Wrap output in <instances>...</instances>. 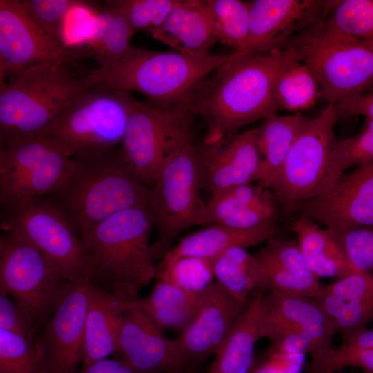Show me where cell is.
Returning a JSON list of instances; mask_svg holds the SVG:
<instances>
[{
  "instance_id": "1",
  "label": "cell",
  "mask_w": 373,
  "mask_h": 373,
  "mask_svg": "<svg viewBox=\"0 0 373 373\" xmlns=\"http://www.w3.org/2000/svg\"><path fill=\"white\" fill-rule=\"evenodd\" d=\"M298 61H302L301 55L292 47L265 53L232 52L186 102L191 112L201 116L208 126L204 144L220 142L246 125L276 113V82Z\"/></svg>"
},
{
  "instance_id": "2",
  "label": "cell",
  "mask_w": 373,
  "mask_h": 373,
  "mask_svg": "<svg viewBox=\"0 0 373 373\" xmlns=\"http://www.w3.org/2000/svg\"><path fill=\"white\" fill-rule=\"evenodd\" d=\"M73 160L66 178L43 198L66 217L80 238L117 212L148 207L151 187L131 172L119 149Z\"/></svg>"
},
{
  "instance_id": "3",
  "label": "cell",
  "mask_w": 373,
  "mask_h": 373,
  "mask_svg": "<svg viewBox=\"0 0 373 373\" xmlns=\"http://www.w3.org/2000/svg\"><path fill=\"white\" fill-rule=\"evenodd\" d=\"M154 226L148 207L117 212L82 236L90 260L91 283L128 300L156 277L149 245Z\"/></svg>"
},
{
  "instance_id": "4",
  "label": "cell",
  "mask_w": 373,
  "mask_h": 373,
  "mask_svg": "<svg viewBox=\"0 0 373 373\" xmlns=\"http://www.w3.org/2000/svg\"><path fill=\"white\" fill-rule=\"evenodd\" d=\"M134 47L122 61L90 71L93 88L135 92L164 107L184 104L194 88L231 56Z\"/></svg>"
},
{
  "instance_id": "5",
  "label": "cell",
  "mask_w": 373,
  "mask_h": 373,
  "mask_svg": "<svg viewBox=\"0 0 373 373\" xmlns=\"http://www.w3.org/2000/svg\"><path fill=\"white\" fill-rule=\"evenodd\" d=\"M189 113L175 131L166 154L151 187L148 209L157 231L151 245L154 260L171 249L177 236L194 225H203L207 204L202 187L198 151L193 142Z\"/></svg>"
},
{
  "instance_id": "6",
  "label": "cell",
  "mask_w": 373,
  "mask_h": 373,
  "mask_svg": "<svg viewBox=\"0 0 373 373\" xmlns=\"http://www.w3.org/2000/svg\"><path fill=\"white\" fill-rule=\"evenodd\" d=\"M70 60L34 66L0 84V143L38 134L74 97L93 87L90 72L77 75Z\"/></svg>"
},
{
  "instance_id": "7",
  "label": "cell",
  "mask_w": 373,
  "mask_h": 373,
  "mask_svg": "<svg viewBox=\"0 0 373 373\" xmlns=\"http://www.w3.org/2000/svg\"><path fill=\"white\" fill-rule=\"evenodd\" d=\"M133 98L126 92L90 88L39 133L60 144L73 158L106 153L122 144Z\"/></svg>"
},
{
  "instance_id": "8",
  "label": "cell",
  "mask_w": 373,
  "mask_h": 373,
  "mask_svg": "<svg viewBox=\"0 0 373 373\" xmlns=\"http://www.w3.org/2000/svg\"><path fill=\"white\" fill-rule=\"evenodd\" d=\"M319 23L287 47L300 53L319 84L321 97L336 104L373 89V41L329 33Z\"/></svg>"
},
{
  "instance_id": "9",
  "label": "cell",
  "mask_w": 373,
  "mask_h": 373,
  "mask_svg": "<svg viewBox=\"0 0 373 373\" xmlns=\"http://www.w3.org/2000/svg\"><path fill=\"white\" fill-rule=\"evenodd\" d=\"M73 162L64 147L40 133L0 143L2 213L52 193L70 173Z\"/></svg>"
},
{
  "instance_id": "10",
  "label": "cell",
  "mask_w": 373,
  "mask_h": 373,
  "mask_svg": "<svg viewBox=\"0 0 373 373\" xmlns=\"http://www.w3.org/2000/svg\"><path fill=\"white\" fill-rule=\"evenodd\" d=\"M0 237V291L28 310L39 330L73 283L62 277L26 238L12 231Z\"/></svg>"
},
{
  "instance_id": "11",
  "label": "cell",
  "mask_w": 373,
  "mask_h": 373,
  "mask_svg": "<svg viewBox=\"0 0 373 373\" xmlns=\"http://www.w3.org/2000/svg\"><path fill=\"white\" fill-rule=\"evenodd\" d=\"M1 229L21 235L71 283L90 279L92 266L82 238L66 217L44 198L1 213Z\"/></svg>"
},
{
  "instance_id": "12",
  "label": "cell",
  "mask_w": 373,
  "mask_h": 373,
  "mask_svg": "<svg viewBox=\"0 0 373 373\" xmlns=\"http://www.w3.org/2000/svg\"><path fill=\"white\" fill-rule=\"evenodd\" d=\"M337 118L334 104L329 103L316 117L309 119L271 178L268 189L287 214L316 195L335 142Z\"/></svg>"
},
{
  "instance_id": "13",
  "label": "cell",
  "mask_w": 373,
  "mask_h": 373,
  "mask_svg": "<svg viewBox=\"0 0 373 373\" xmlns=\"http://www.w3.org/2000/svg\"><path fill=\"white\" fill-rule=\"evenodd\" d=\"M264 298L261 338L269 348L314 358L333 347L337 332L316 299L278 293Z\"/></svg>"
},
{
  "instance_id": "14",
  "label": "cell",
  "mask_w": 373,
  "mask_h": 373,
  "mask_svg": "<svg viewBox=\"0 0 373 373\" xmlns=\"http://www.w3.org/2000/svg\"><path fill=\"white\" fill-rule=\"evenodd\" d=\"M190 112L185 104L164 107L132 99L119 150L128 168L148 186L154 185L172 137Z\"/></svg>"
},
{
  "instance_id": "15",
  "label": "cell",
  "mask_w": 373,
  "mask_h": 373,
  "mask_svg": "<svg viewBox=\"0 0 373 373\" xmlns=\"http://www.w3.org/2000/svg\"><path fill=\"white\" fill-rule=\"evenodd\" d=\"M71 59L69 47L47 34L19 0H0V82L30 67Z\"/></svg>"
},
{
  "instance_id": "16",
  "label": "cell",
  "mask_w": 373,
  "mask_h": 373,
  "mask_svg": "<svg viewBox=\"0 0 373 373\" xmlns=\"http://www.w3.org/2000/svg\"><path fill=\"white\" fill-rule=\"evenodd\" d=\"M339 1L254 0L249 35L242 52L283 50L297 36L326 19Z\"/></svg>"
},
{
  "instance_id": "17",
  "label": "cell",
  "mask_w": 373,
  "mask_h": 373,
  "mask_svg": "<svg viewBox=\"0 0 373 373\" xmlns=\"http://www.w3.org/2000/svg\"><path fill=\"white\" fill-rule=\"evenodd\" d=\"M90 285L73 283L35 337L48 373H75L82 363Z\"/></svg>"
},
{
  "instance_id": "18",
  "label": "cell",
  "mask_w": 373,
  "mask_h": 373,
  "mask_svg": "<svg viewBox=\"0 0 373 373\" xmlns=\"http://www.w3.org/2000/svg\"><path fill=\"white\" fill-rule=\"evenodd\" d=\"M296 211L335 231L373 227V161L345 173Z\"/></svg>"
},
{
  "instance_id": "19",
  "label": "cell",
  "mask_w": 373,
  "mask_h": 373,
  "mask_svg": "<svg viewBox=\"0 0 373 373\" xmlns=\"http://www.w3.org/2000/svg\"><path fill=\"white\" fill-rule=\"evenodd\" d=\"M135 300L124 312L115 356L124 359L138 373L186 371L187 363L178 340L167 338Z\"/></svg>"
},
{
  "instance_id": "20",
  "label": "cell",
  "mask_w": 373,
  "mask_h": 373,
  "mask_svg": "<svg viewBox=\"0 0 373 373\" xmlns=\"http://www.w3.org/2000/svg\"><path fill=\"white\" fill-rule=\"evenodd\" d=\"M202 186L211 195L233 187L260 182L263 166L258 141V128L204 144L198 151Z\"/></svg>"
},
{
  "instance_id": "21",
  "label": "cell",
  "mask_w": 373,
  "mask_h": 373,
  "mask_svg": "<svg viewBox=\"0 0 373 373\" xmlns=\"http://www.w3.org/2000/svg\"><path fill=\"white\" fill-rule=\"evenodd\" d=\"M248 303L236 300L216 282L211 285L202 295L195 316L177 339L188 367L216 354Z\"/></svg>"
},
{
  "instance_id": "22",
  "label": "cell",
  "mask_w": 373,
  "mask_h": 373,
  "mask_svg": "<svg viewBox=\"0 0 373 373\" xmlns=\"http://www.w3.org/2000/svg\"><path fill=\"white\" fill-rule=\"evenodd\" d=\"M259 265L254 293H278L319 299L325 285L307 269L297 241L272 236L254 254Z\"/></svg>"
},
{
  "instance_id": "23",
  "label": "cell",
  "mask_w": 373,
  "mask_h": 373,
  "mask_svg": "<svg viewBox=\"0 0 373 373\" xmlns=\"http://www.w3.org/2000/svg\"><path fill=\"white\" fill-rule=\"evenodd\" d=\"M317 300L345 341L373 321V276L354 272L337 279Z\"/></svg>"
},
{
  "instance_id": "24",
  "label": "cell",
  "mask_w": 373,
  "mask_h": 373,
  "mask_svg": "<svg viewBox=\"0 0 373 373\" xmlns=\"http://www.w3.org/2000/svg\"><path fill=\"white\" fill-rule=\"evenodd\" d=\"M133 300L90 283L82 365L117 355L123 314Z\"/></svg>"
},
{
  "instance_id": "25",
  "label": "cell",
  "mask_w": 373,
  "mask_h": 373,
  "mask_svg": "<svg viewBox=\"0 0 373 373\" xmlns=\"http://www.w3.org/2000/svg\"><path fill=\"white\" fill-rule=\"evenodd\" d=\"M151 35L177 52L204 54L217 42L205 1L179 0Z\"/></svg>"
},
{
  "instance_id": "26",
  "label": "cell",
  "mask_w": 373,
  "mask_h": 373,
  "mask_svg": "<svg viewBox=\"0 0 373 373\" xmlns=\"http://www.w3.org/2000/svg\"><path fill=\"white\" fill-rule=\"evenodd\" d=\"M265 310L264 294H256L215 354V360L207 373L251 372L256 363L255 345L261 338Z\"/></svg>"
},
{
  "instance_id": "27",
  "label": "cell",
  "mask_w": 373,
  "mask_h": 373,
  "mask_svg": "<svg viewBox=\"0 0 373 373\" xmlns=\"http://www.w3.org/2000/svg\"><path fill=\"white\" fill-rule=\"evenodd\" d=\"M276 222L253 229H237L220 224H211L184 238L171 247L161 258L164 265L184 256L211 259L232 247H248L259 245L274 236Z\"/></svg>"
},
{
  "instance_id": "28",
  "label": "cell",
  "mask_w": 373,
  "mask_h": 373,
  "mask_svg": "<svg viewBox=\"0 0 373 373\" xmlns=\"http://www.w3.org/2000/svg\"><path fill=\"white\" fill-rule=\"evenodd\" d=\"M307 269L318 279H339L356 271L349 263L333 232L320 227L312 219L299 214L291 223Z\"/></svg>"
},
{
  "instance_id": "29",
  "label": "cell",
  "mask_w": 373,
  "mask_h": 373,
  "mask_svg": "<svg viewBox=\"0 0 373 373\" xmlns=\"http://www.w3.org/2000/svg\"><path fill=\"white\" fill-rule=\"evenodd\" d=\"M106 4L93 14L90 32L83 41L101 68L122 61L135 47L131 43L135 33L124 14L111 1Z\"/></svg>"
},
{
  "instance_id": "30",
  "label": "cell",
  "mask_w": 373,
  "mask_h": 373,
  "mask_svg": "<svg viewBox=\"0 0 373 373\" xmlns=\"http://www.w3.org/2000/svg\"><path fill=\"white\" fill-rule=\"evenodd\" d=\"M308 120L300 112L289 115L275 113L265 118L258 127V141L263 158L262 177L258 182L260 185L268 188Z\"/></svg>"
},
{
  "instance_id": "31",
  "label": "cell",
  "mask_w": 373,
  "mask_h": 373,
  "mask_svg": "<svg viewBox=\"0 0 373 373\" xmlns=\"http://www.w3.org/2000/svg\"><path fill=\"white\" fill-rule=\"evenodd\" d=\"M202 295L188 293L169 283L157 280L149 296L135 303L161 328L182 330L195 316Z\"/></svg>"
},
{
  "instance_id": "32",
  "label": "cell",
  "mask_w": 373,
  "mask_h": 373,
  "mask_svg": "<svg viewBox=\"0 0 373 373\" xmlns=\"http://www.w3.org/2000/svg\"><path fill=\"white\" fill-rule=\"evenodd\" d=\"M215 282L238 302L247 304L254 292L259 265L246 248L232 247L210 259Z\"/></svg>"
},
{
  "instance_id": "33",
  "label": "cell",
  "mask_w": 373,
  "mask_h": 373,
  "mask_svg": "<svg viewBox=\"0 0 373 373\" xmlns=\"http://www.w3.org/2000/svg\"><path fill=\"white\" fill-rule=\"evenodd\" d=\"M372 161L373 119L365 118L358 133L334 142L316 196L328 190L347 169Z\"/></svg>"
},
{
  "instance_id": "34",
  "label": "cell",
  "mask_w": 373,
  "mask_h": 373,
  "mask_svg": "<svg viewBox=\"0 0 373 373\" xmlns=\"http://www.w3.org/2000/svg\"><path fill=\"white\" fill-rule=\"evenodd\" d=\"M346 367L373 373V329L365 327L358 330L341 346L332 347L312 358L308 373H332Z\"/></svg>"
},
{
  "instance_id": "35",
  "label": "cell",
  "mask_w": 373,
  "mask_h": 373,
  "mask_svg": "<svg viewBox=\"0 0 373 373\" xmlns=\"http://www.w3.org/2000/svg\"><path fill=\"white\" fill-rule=\"evenodd\" d=\"M217 42L245 50L249 35V3L241 0H206Z\"/></svg>"
},
{
  "instance_id": "36",
  "label": "cell",
  "mask_w": 373,
  "mask_h": 373,
  "mask_svg": "<svg viewBox=\"0 0 373 373\" xmlns=\"http://www.w3.org/2000/svg\"><path fill=\"white\" fill-rule=\"evenodd\" d=\"M274 95L279 109L296 113L311 108L321 97L315 76L302 61L292 64L280 74Z\"/></svg>"
},
{
  "instance_id": "37",
  "label": "cell",
  "mask_w": 373,
  "mask_h": 373,
  "mask_svg": "<svg viewBox=\"0 0 373 373\" xmlns=\"http://www.w3.org/2000/svg\"><path fill=\"white\" fill-rule=\"evenodd\" d=\"M277 212L251 207L225 191L211 196L207 204L203 225L220 224L237 229H253L276 222Z\"/></svg>"
},
{
  "instance_id": "38",
  "label": "cell",
  "mask_w": 373,
  "mask_h": 373,
  "mask_svg": "<svg viewBox=\"0 0 373 373\" xmlns=\"http://www.w3.org/2000/svg\"><path fill=\"white\" fill-rule=\"evenodd\" d=\"M319 26L329 33L373 41V0L339 1Z\"/></svg>"
},
{
  "instance_id": "39",
  "label": "cell",
  "mask_w": 373,
  "mask_h": 373,
  "mask_svg": "<svg viewBox=\"0 0 373 373\" xmlns=\"http://www.w3.org/2000/svg\"><path fill=\"white\" fill-rule=\"evenodd\" d=\"M157 280L169 283L188 293L202 295L215 281L210 259L184 256L156 267Z\"/></svg>"
},
{
  "instance_id": "40",
  "label": "cell",
  "mask_w": 373,
  "mask_h": 373,
  "mask_svg": "<svg viewBox=\"0 0 373 373\" xmlns=\"http://www.w3.org/2000/svg\"><path fill=\"white\" fill-rule=\"evenodd\" d=\"M0 370L8 373H48L35 338L1 329Z\"/></svg>"
},
{
  "instance_id": "41",
  "label": "cell",
  "mask_w": 373,
  "mask_h": 373,
  "mask_svg": "<svg viewBox=\"0 0 373 373\" xmlns=\"http://www.w3.org/2000/svg\"><path fill=\"white\" fill-rule=\"evenodd\" d=\"M179 0L111 1L124 14L134 33L150 35L166 20Z\"/></svg>"
},
{
  "instance_id": "42",
  "label": "cell",
  "mask_w": 373,
  "mask_h": 373,
  "mask_svg": "<svg viewBox=\"0 0 373 373\" xmlns=\"http://www.w3.org/2000/svg\"><path fill=\"white\" fill-rule=\"evenodd\" d=\"M36 23L51 37L66 45L65 27L70 11L81 2L73 0H21Z\"/></svg>"
},
{
  "instance_id": "43",
  "label": "cell",
  "mask_w": 373,
  "mask_h": 373,
  "mask_svg": "<svg viewBox=\"0 0 373 373\" xmlns=\"http://www.w3.org/2000/svg\"><path fill=\"white\" fill-rule=\"evenodd\" d=\"M331 231L352 267L357 272L373 276V227Z\"/></svg>"
},
{
  "instance_id": "44",
  "label": "cell",
  "mask_w": 373,
  "mask_h": 373,
  "mask_svg": "<svg viewBox=\"0 0 373 373\" xmlns=\"http://www.w3.org/2000/svg\"><path fill=\"white\" fill-rule=\"evenodd\" d=\"M0 329L35 338L39 328L30 312L0 291Z\"/></svg>"
},
{
  "instance_id": "45",
  "label": "cell",
  "mask_w": 373,
  "mask_h": 373,
  "mask_svg": "<svg viewBox=\"0 0 373 373\" xmlns=\"http://www.w3.org/2000/svg\"><path fill=\"white\" fill-rule=\"evenodd\" d=\"M305 355L289 354L269 348L250 373H302Z\"/></svg>"
},
{
  "instance_id": "46",
  "label": "cell",
  "mask_w": 373,
  "mask_h": 373,
  "mask_svg": "<svg viewBox=\"0 0 373 373\" xmlns=\"http://www.w3.org/2000/svg\"><path fill=\"white\" fill-rule=\"evenodd\" d=\"M338 118L361 115L373 119V89L334 104Z\"/></svg>"
},
{
  "instance_id": "47",
  "label": "cell",
  "mask_w": 373,
  "mask_h": 373,
  "mask_svg": "<svg viewBox=\"0 0 373 373\" xmlns=\"http://www.w3.org/2000/svg\"><path fill=\"white\" fill-rule=\"evenodd\" d=\"M75 373H138L127 361L119 356H111L96 361L81 368Z\"/></svg>"
},
{
  "instance_id": "48",
  "label": "cell",
  "mask_w": 373,
  "mask_h": 373,
  "mask_svg": "<svg viewBox=\"0 0 373 373\" xmlns=\"http://www.w3.org/2000/svg\"><path fill=\"white\" fill-rule=\"evenodd\" d=\"M173 373H189V372H186V371H182V372H173Z\"/></svg>"
},
{
  "instance_id": "49",
  "label": "cell",
  "mask_w": 373,
  "mask_h": 373,
  "mask_svg": "<svg viewBox=\"0 0 373 373\" xmlns=\"http://www.w3.org/2000/svg\"><path fill=\"white\" fill-rule=\"evenodd\" d=\"M0 373H8V372H7L6 371H3V370H0Z\"/></svg>"
},
{
  "instance_id": "50",
  "label": "cell",
  "mask_w": 373,
  "mask_h": 373,
  "mask_svg": "<svg viewBox=\"0 0 373 373\" xmlns=\"http://www.w3.org/2000/svg\"><path fill=\"white\" fill-rule=\"evenodd\" d=\"M332 373H339V372H332Z\"/></svg>"
}]
</instances>
